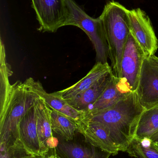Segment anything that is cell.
<instances>
[{
    "label": "cell",
    "mask_w": 158,
    "mask_h": 158,
    "mask_svg": "<svg viewBox=\"0 0 158 158\" xmlns=\"http://www.w3.org/2000/svg\"><path fill=\"white\" fill-rule=\"evenodd\" d=\"M145 109L140 104L135 91L111 107L83 115V119L98 122L106 126L119 151L126 152L135 135L139 118Z\"/></svg>",
    "instance_id": "6da1fadb"
},
{
    "label": "cell",
    "mask_w": 158,
    "mask_h": 158,
    "mask_svg": "<svg viewBox=\"0 0 158 158\" xmlns=\"http://www.w3.org/2000/svg\"><path fill=\"white\" fill-rule=\"evenodd\" d=\"M34 79L17 81L12 85L9 99L0 113V148L7 149L21 143L19 136L20 121L41 97L35 90Z\"/></svg>",
    "instance_id": "7a4b0ae2"
},
{
    "label": "cell",
    "mask_w": 158,
    "mask_h": 158,
    "mask_svg": "<svg viewBox=\"0 0 158 158\" xmlns=\"http://www.w3.org/2000/svg\"><path fill=\"white\" fill-rule=\"evenodd\" d=\"M127 8L118 2H109L105 5L101 15L108 45V56L113 75L121 78V64L123 50L130 31Z\"/></svg>",
    "instance_id": "3957f363"
},
{
    "label": "cell",
    "mask_w": 158,
    "mask_h": 158,
    "mask_svg": "<svg viewBox=\"0 0 158 158\" xmlns=\"http://www.w3.org/2000/svg\"><path fill=\"white\" fill-rule=\"evenodd\" d=\"M70 16L66 26H76L87 34L96 53V63H107L108 45L105 31L99 17L88 15L73 0H66Z\"/></svg>",
    "instance_id": "277c9868"
},
{
    "label": "cell",
    "mask_w": 158,
    "mask_h": 158,
    "mask_svg": "<svg viewBox=\"0 0 158 158\" xmlns=\"http://www.w3.org/2000/svg\"><path fill=\"white\" fill-rule=\"evenodd\" d=\"M41 31L55 32L67 25L70 13L66 0H32Z\"/></svg>",
    "instance_id": "5b68a950"
},
{
    "label": "cell",
    "mask_w": 158,
    "mask_h": 158,
    "mask_svg": "<svg viewBox=\"0 0 158 158\" xmlns=\"http://www.w3.org/2000/svg\"><path fill=\"white\" fill-rule=\"evenodd\" d=\"M147 56L136 38L130 31L121 64V78L127 82L132 92L136 91L144 60Z\"/></svg>",
    "instance_id": "8992f818"
},
{
    "label": "cell",
    "mask_w": 158,
    "mask_h": 158,
    "mask_svg": "<svg viewBox=\"0 0 158 158\" xmlns=\"http://www.w3.org/2000/svg\"><path fill=\"white\" fill-rule=\"evenodd\" d=\"M130 29L147 55H155L158 48V41L151 20L141 8L126 9Z\"/></svg>",
    "instance_id": "52a82bcc"
},
{
    "label": "cell",
    "mask_w": 158,
    "mask_h": 158,
    "mask_svg": "<svg viewBox=\"0 0 158 158\" xmlns=\"http://www.w3.org/2000/svg\"><path fill=\"white\" fill-rule=\"evenodd\" d=\"M136 92L145 109L158 106V64L151 56L144 60Z\"/></svg>",
    "instance_id": "ba28073f"
},
{
    "label": "cell",
    "mask_w": 158,
    "mask_h": 158,
    "mask_svg": "<svg viewBox=\"0 0 158 158\" xmlns=\"http://www.w3.org/2000/svg\"><path fill=\"white\" fill-rule=\"evenodd\" d=\"M78 131L86 142L104 152L116 156L119 152L107 127L98 122L83 119L78 123Z\"/></svg>",
    "instance_id": "9c48e42d"
},
{
    "label": "cell",
    "mask_w": 158,
    "mask_h": 158,
    "mask_svg": "<svg viewBox=\"0 0 158 158\" xmlns=\"http://www.w3.org/2000/svg\"><path fill=\"white\" fill-rule=\"evenodd\" d=\"M131 92L126 81L113 74L105 90L97 100L83 112V115H90L108 109L127 97Z\"/></svg>",
    "instance_id": "30bf717a"
},
{
    "label": "cell",
    "mask_w": 158,
    "mask_h": 158,
    "mask_svg": "<svg viewBox=\"0 0 158 158\" xmlns=\"http://www.w3.org/2000/svg\"><path fill=\"white\" fill-rule=\"evenodd\" d=\"M37 128L41 145V156L44 157L49 150L58 145V138L54 135L51 126V108L40 98L36 104Z\"/></svg>",
    "instance_id": "8fae6325"
},
{
    "label": "cell",
    "mask_w": 158,
    "mask_h": 158,
    "mask_svg": "<svg viewBox=\"0 0 158 158\" xmlns=\"http://www.w3.org/2000/svg\"><path fill=\"white\" fill-rule=\"evenodd\" d=\"M36 104L28 110L21 119L19 125V136L22 145L29 155L33 157H41Z\"/></svg>",
    "instance_id": "7c38bea8"
},
{
    "label": "cell",
    "mask_w": 158,
    "mask_h": 158,
    "mask_svg": "<svg viewBox=\"0 0 158 158\" xmlns=\"http://www.w3.org/2000/svg\"><path fill=\"white\" fill-rule=\"evenodd\" d=\"M111 72L112 68L108 63H96L86 76L80 81L64 90L56 92V93L65 100L72 99Z\"/></svg>",
    "instance_id": "4fadbf2b"
},
{
    "label": "cell",
    "mask_w": 158,
    "mask_h": 158,
    "mask_svg": "<svg viewBox=\"0 0 158 158\" xmlns=\"http://www.w3.org/2000/svg\"><path fill=\"white\" fill-rule=\"evenodd\" d=\"M58 145L56 148L58 155L61 158H93L101 149L89 143L74 139L64 140L58 136Z\"/></svg>",
    "instance_id": "5bb4252c"
},
{
    "label": "cell",
    "mask_w": 158,
    "mask_h": 158,
    "mask_svg": "<svg viewBox=\"0 0 158 158\" xmlns=\"http://www.w3.org/2000/svg\"><path fill=\"white\" fill-rule=\"evenodd\" d=\"M33 85L41 98L50 108L71 118L77 123V124L82 120L83 112L79 111L72 107L56 92L47 93L39 81H35L34 80Z\"/></svg>",
    "instance_id": "9a60e30c"
},
{
    "label": "cell",
    "mask_w": 158,
    "mask_h": 158,
    "mask_svg": "<svg viewBox=\"0 0 158 158\" xmlns=\"http://www.w3.org/2000/svg\"><path fill=\"white\" fill-rule=\"evenodd\" d=\"M113 74V72H111L76 97L66 101L75 109L84 112L97 100L105 90Z\"/></svg>",
    "instance_id": "2e32d148"
},
{
    "label": "cell",
    "mask_w": 158,
    "mask_h": 158,
    "mask_svg": "<svg viewBox=\"0 0 158 158\" xmlns=\"http://www.w3.org/2000/svg\"><path fill=\"white\" fill-rule=\"evenodd\" d=\"M50 117L53 133L66 141L74 139L78 131V124L75 120L51 108Z\"/></svg>",
    "instance_id": "e0dca14e"
},
{
    "label": "cell",
    "mask_w": 158,
    "mask_h": 158,
    "mask_svg": "<svg viewBox=\"0 0 158 158\" xmlns=\"http://www.w3.org/2000/svg\"><path fill=\"white\" fill-rule=\"evenodd\" d=\"M0 113L4 109L9 99L12 85L9 77L13 71L11 66L6 61L5 47L2 39L0 42Z\"/></svg>",
    "instance_id": "ac0fdd59"
},
{
    "label": "cell",
    "mask_w": 158,
    "mask_h": 158,
    "mask_svg": "<svg viewBox=\"0 0 158 158\" xmlns=\"http://www.w3.org/2000/svg\"><path fill=\"white\" fill-rule=\"evenodd\" d=\"M158 131V106L145 109L138 120L135 137L151 138Z\"/></svg>",
    "instance_id": "d6986e66"
},
{
    "label": "cell",
    "mask_w": 158,
    "mask_h": 158,
    "mask_svg": "<svg viewBox=\"0 0 158 158\" xmlns=\"http://www.w3.org/2000/svg\"><path fill=\"white\" fill-rule=\"evenodd\" d=\"M126 152L135 158H158V148L150 138L134 137Z\"/></svg>",
    "instance_id": "ffe728a7"
},
{
    "label": "cell",
    "mask_w": 158,
    "mask_h": 158,
    "mask_svg": "<svg viewBox=\"0 0 158 158\" xmlns=\"http://www.w3.org/2000/svg\"><path fill=\"white\" fill-rule=\"evenodd\" d=\"M42 158H61L58 155L55 148L50 149L46 156Z\"/></svg>",
    "instance_id": "44dd1931"
},
{
    "label": "cell",
    "mask_w": 158,
    "mask_h": 158,
    "mask_svg": "<svg viewBox=\"0 0 158 158\" xmlns=\"http://www.w3.org/2000/svg\"><path fill=\"white\" fill-rule=\"evenodd\" d=\"M111 154L100 150L93 158H109Z\"/></svg>",
    "instance_id": "7402d4cb"
},
{
    "label": "cell",
    "mask_w": 158,
    "mask_h": 158,
    "mask_svg": "<svg viewBox=\"0 0 158 158\" xmlns=\"http://www.w3.org/2000/svg\"><path fill=\"white\" fill-rule=\"evenodd\" d=\"M150 139L155 142V143H156L158 142V131L151 137Z\"/></svg>",
    "instance_id": "603a6c76"
},
{
    "label": "cell",
    "mask_w": 158,
    "mask_h": 158,
    "mask_svg": "<svg viewBox=\"0 0 158 158\" xmlns=\"http://www.w3.org/2000/svg\"><path fill=\"white\" fill-rule=\"evenodd\" d=\"M152 59L155 61V62H156L158 64V57L154 55L153 56H151Z\"/></svg>",
    "instance_id": "cb8c5ba5"
},
{
    "label": "cell",
    "mask_w": 158,
    "mask_h": 158,
    "mask_svg": "<svg viewBox=\"0 0 158 158\" xmlns=\"http://www.w3.org/2000/svg\"><path fill=\"white\" fill-rule=\"evenodd\" d=\"M31 158H42L41 157H32Z\"/></svg>",
    "instance_id": "d4e9b609"
},
{
    "label": "cell",
    "mask_w": 158,
    "mask_h": 158,
    "mask_svg": "<svg viewBox=\"0 0 158 158\" xmlns=\"http://www.w3.org/2000/svg\"><path fill=\"white\" fill-rule=\"evenodd\" d=\"M155 143H156V146L157 147V148H158V142Z\"/></svg>",
    "instance_id": "484cf974"
}]
</instances>
